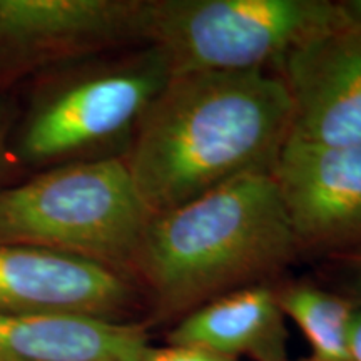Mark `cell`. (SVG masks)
I'll list each match as a JSON object with an SVG mask.
<instances>
[{"mask_svg": "<svg viewBox=\"0 0 361 361\" xmlns=\"http://www.w3.org/2000/svg\"><path fill=\"white\" fill-rule=\"evenodd\" d=\"M288 340L286 316L276 290L263 283L224 293L197 306L168 335L169 345L255 361H288Z\"/></svg>", "mask_w": 361, "mask_h": 361, "instance_id": "30bf717a", "label": "cell"}, {"mask_svg": "<svg viewBox=\"0 0 361 361\" xmlns=\"http://www.w3.org/2000/svg\"><path fill=\"white\" fill-rule=\"evenodd\" d=\"M340 7L346 22H350L351 25L361 27V0H346V2H340Z\"/></svg>", "mask_w": 361, "mask_h": 361, "instance_id": "9a60e30c", "label": "cell"}, {"mask_svg": "<svg viewBox=\"0 0 361 361\" xmlns=\"http://www.w3.org/2000/svg\"><path fill=\"white\" fill-rule=\"evenodd\" d=\"M278 75L291 102L288 141L361 146V27L343 22L306 40Z\"/></svg>", "mask_w": 361, "mask_h": 361, "instance_id": "8992f818", "label": "cell"}, {"mask_svg": "<svg viewBox=\"0 0 361 361\" xmlns=\"http://www.w3.org/2000/svg\"><path fill=\"white\" fill-rule=\"evenodd\" d=\"M139 0H0V75L142 39Z\"/></svg>", "mask_w": 361, "mask_h": 361, "instance_id": "9c48e42d", "label": "cell"}, {"mask_svg": "<svg viewBox=\"0 0 361 361\" xmlns=\"http://www.w3.org/2000/svg\"><path fill=\"white\" fill-rule=\"evenodd\" d=\"M346 22L328 0H151L142 40L171 72L271 71L301 44Z\"/></svg>", "mask_w": 361, "mask_h": 361, "instance_id": "277c9868", "label": "cell"}, {"mask_svg": "<svg viewBox=\"0 0 361 361\" xmlns=\"http://www.w3.org/2000/svg\"><path fill=\"white\" fill-rule=\"evenodd\" d=\"M171 74L164 54L149 45L128 62L71 80L30 116L20 135V157L37 164L80 161L134 135Z\"/></svg>", "mask_w": 361, "mask_h": 361, "instance_id": "5b68a950", "label": "cell"}, {"mask_svg": "<svg viewBox=\"0 0 361 361\" xmlns=\"http://www.w3.org/2000/svg\"><path fill=\"white\" fill-rule=\"evenodd\" d=\"M288 361H291V360H288ZM301 361H310V360H301Z\"/></svg>", "mask_w": 361, "mask_h": 361, "instance_id": "ac0fdd59", "label": "cell"}, {"mask_svg": "<svg viewBox=\"0 0 361 361\" xmlns=\"http://www.w3.org/2000/svg\"><path fill=\"white\" fill-rule=\"evenodd\" d=\"M142 361H239L228 356L213 353V351L194 348V346L169 345L151 346L149 345L142 355Z\"/></svg>", "mask_w": 361, "mask_h": 361, "instance_id": "4fadbf2b", "label": "cell"}, {"mask_svg": "<svg viewBox=\"0 0 361 361\" xmlns=\"http://www.w3.org/2000/svg\"><path fill=\"white\" fill-rule=\"evenodd\" d=\"M353 263V283H355V291L361 300V251L356 252L350 258Z\"/></svg>", "mask_w": 361, "mask_h": 361, "instance_id": "e0dca14e", "label": "cell"}, {"mask_svg": "<svg viewBox=\"0 0 361 361\" xmlns=\"http://www.w3.org/2000/svg\"><path fill=\"white\" fill-rule=\"evenodd\" d=\"M137 301V286L124 271L67 252L0 243V313L126 322Z\"/></svg>", "mask_w": 361, "mask_h": 361, "instance_id": "ba28073f", "label": "cell"}, {"mask_svg": "<svg viewBox=\"0 0 361 361\" xmlns=\"http://www.w3.org/2000/svg\"><path fill=\"white\" fill-rule=\"evenodd\" d=\"M146 329L71 313H0V361H142Z\"/></svg>", "mask_w": 361, "mask_h": 361, "instance_id": "8fae6325", "label": "cell"}, {"mask_svg": "<svg viewBox=\"0 0 361 361\" xmlns=\"http://www.w3.org/2000/svg\"><path fill=\"white\" fill-rule=\"evenodd\" d=\"M271 176L298 250L361 246V146L288 141Z\"/></svg>", "mask_w": 361, "mask_h": 361, "instance_id": "52a82bcc", "label": "cell"}, {"mask_svg": "<svg viewBox=\"0 0 361 361\" xmlns=\"http://www.w3.org/2000/svg\"><path fill=\"white\" fill-rule=\"evenodd\" d=\"M298 246L271 173L236 178L174 209L152 214L135 256L166 313H189L284 268Z\"/></svg>", "mask_w": 361, "mask_h": 361, "instance_id": "7a4b0ae2", "label": "cell"}, {"mask_svg": "<svg viewBox=\"0 0 361 361\" xmlns=\"http://www.w3.org/2000/svg\"><path fill=\"white\" fill-rule=\"evenodd\" d=\"M283 313L310 343V361H350L348 333L356 306L313 284L296 283L276 290Z\"/></svg>", "mask_w": 361, "mask_h": 361, "instance_id": "7c38bea8", "label": "cell"}, {"mask_svg": "<svg viewBox=\"0 0 361 361\" xmlns=\"http://www.w3.org/2000/svg\"><path fill=\"white\" fill-rule=\"evenodd\" d=\"M6 152H7V114H6V109H4L2 102H0V171L4 168Z\"/></svg>", "mask_w": 361, "mask_h": 361, "instance_id": "2e32d148", "label": "cell"}, {"mask_svg": "<svg viewBox=\"0 0 361 361\" xmlns=\"http://www.w3.org/2000/svg\"><path fill=\"white\" fill-rule=\"evenodd\" d=\"M151 216L124 157L72 161L0 191V243L67 252L134 273Z\"/></svg>", "mask_w": 361, "mask_h": 361, "instance_id": "3957f363", "label": "cell"}, {"mask_svg": "<svg viewBox=\"0 0 361 361\" xmlns=\"http://www.w3.org/2000/svg\"><path fill=\"white\" fill-rule=\"evenodd\" d=\"M291 102L278 72L171 74L124 157L151 214L251 173H271L290 139Z\"/></svg>", "mask_w": 361, "mask_h": 361, "instance_id": "6da1fadb", "label": "cell"}, {"mask_svg": "<svg viewBox=\"0 0 361 361\" xmlns=\"http://www.w3.org/2000/svg\"><path fill=\"white\" fill-rule=\"evenodd\" d=\"M350 361H361V308H356L351 316L348 333Z\"/></svg>", "mask_w": 361, "mask_h": 361, "instance_id": "5bb4252c", "label": "cell"}]
</instances>
